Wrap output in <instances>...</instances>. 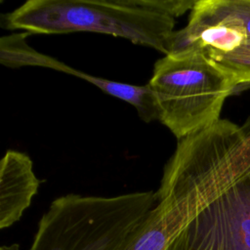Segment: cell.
<instances>
[{
    "instance_id": "3",
    "label": "cell",
    "mask_w": 250,
    "mask_h": 250,
    "mask_svg": "<svg viewBox=\"0 0 250 250\" xmlns=\"http://www.w3.org/2000/svg\"><path fill=\"white\" fill-rule=\"evenodd\" d=\"M158 120L179 140L214 124L236 88L232 78L201 53H169L156 61L148 82Z\"/></svg>"
},
{
    "instance_id": "1",
    "label": "cell",
    "mask_w": 250,
    "mask_h": 250,
    "mask_svg": "<svg viewBox=\"0 0 250 250\" xmlns=\"http://www.w3.org/2000/svg\"><path fill=\"white\" fill-rule=\"evenodd\" d=\"M196 0H28L3 17L10 30L34 34L97 32L170 52L175 19Z\"/></svg>"
},
{
    "instance_id": "9",
    "label": "cell",
    "mask_w": 250,
    "mask_h": 250,
    "mask_svg": "<svg viewBox=\"0 0 250 250\" xmlns=\"http://www.w3.org/2000/svg\"><path fill=\"white\" fill-rule=\"evenodd\" d=\"M19 249H20V246H19V244H17V243L11 244V245H9V246L3 245V246H1V248H0V250H19Z\"/></svg>"
},
{
    "instance_id": "7",
    "label": "cell",
    "mask_w": 250,
    "mask_h": 250,
    "mask_svg": "<svg viewBox=\"0 0 250 250\" xmlns=\"http://www.w3.org/2000/svg\"><path fill=\"white\" fill-rule=\"evenodd\" d=\"M0 164V228L3 229L21 219L40 183L33 172L32 160L23 152L9 149Z\"/></svg>"
},
{
    "instance_id": "2",
    "label": "cell",
    "mask_w": 250,
    "mask_h": 250,
    "mask_svg": "<svg viewBox=\"0 0 250 250\" xmlns=\"http://www.w3.org/2000/svg\"><path fill=\"white\" fill-rule=\"evenodd\" d=\"M155 204L152 190L60 196L41 217L29 250H123Z\"/></svg>"
},
{
    "instance_id": "8",
    "label": "cell",
    "mask_w": 250,
    "mask_h": 250,
    "mask_svg": "<svg viewBox=\"0 0 250 250\" xmlns=\"http://www.w3.org/2000/svg\"><path fill=\"white\" fill-rule=\"evenodd\" d=\"M213 62L232 78L236 86L250 83V40Z\"/></svg>"
},
{
    "instance_id": "4",
    "label": "cell",
    "mask_w": 250,
    "mask_h": 250,
    "mask_svg": "<svg viewBox=\"0 0 250 250\" xmlns=\"http://www.w3.org/2000/svg\"><path fill=\"white\" fill-rule=\"evenodd\" d=\"M156 204L123 250H165L214 197L213 186L197 165L182 158L167 162Z\"/></svg>"
},
{
    "instance_id": "6",
    "label": "cell",
    "mask_w": 250,
    "mask_h": 250,
    "mask_svg": "<svg viewBox=\"0 0 250 250\" xmlns=\"http://www.w3.org/2000/svg\"><path fill=\"white\" fill-rule=\"evenodd\" d=\"M28 33L18 32L4 36L0 41V62L8 67L42 66L62 71L86 80L103 92L133 105L146 122L158 120L156 105L148 85L139 86L103 77L93 76L65 64L50 56L41 54L26 42Z\"/></svg>"
},
{
    "instance_id": "5",
    "label": "cell",
    "mask_w": 250,
    "mask_h": 250,
    "mask_svg": "<svg viewBox=\"0 0 250 250\" xmlns=\"http://www.w3.org/2000/svg\"><path fill=\"white\" fill-rule=\"evenodd\" d=\"M165 250H250V166L190 220Z\"/></svg>"
}]
</instances>
